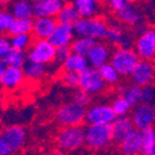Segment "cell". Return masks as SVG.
Here are the masks:
<instances>
[{
    "label": "cell",
    "mask_w": 155,
    "mask_h": 155,
    "mask_svg": "<svg viewBox=\"0 0 155 155\" xmlns=\"http://www.w3.org/2000/svg\"><path fill=\"white\" fill-rule=\"evenodd\" d=\"M105 38L107 41L117 48H131L132 39L119 24H112L107 28Z\"/></svg>",
    "instance_id": "obj_16"
},
{
    "label": "cell",
    "mask_w": 155,
    "mask_h": 155,
    "mask_svg": "<svg viewBox=\"0 0 155 155\" xmlns=\"http://www.w3.org/2000/svg\"><path fill=\"white\" fill-rule=\"evenodd\" d=\"M79 78L80 75L78 73L75 72H70V71H64L61 76L62 83L64 84L66 87L71 89H77L79 88Z\"/></svg>",
    "instance_id": "obj_36"
},
{
    "label": "cell",
    "mask_w": 155,
    "mask_h": 155,
    "mask_svg": "<svg viewBox=\"0 0 155 155\" xmlns=\"http://www.w3.org/2000/svg\"><path fill=\"white\" fill-rule=\"evenodd\" d=\"M86 107L75 103L74 101L67 102L58 109L55 113V119L63 128L66 127L81 126L85 122Z\"/></svg>",
    "instance_id": "obj_4"
},
{
    "label": "cell",
    "mask_w": 155,
    "mask_h": 155,
    "mask_svg": "<svg viewBox=\"0 0 155 155\" xmlns=\"http://www.w3.org/2000/svg\"><path fill=\"white\" fill-rule=\"evenodd\" d=\"M98 42V40L92 38H86V37H76L74 41L71 45L72 53H75L78 55L87 57L90 50L92 49L94 45Z\"/></svg>",
    "instance_id": "obj_27"
},
{
    "label": "cell",
    "mask_w": 155,
    "mask_h": 155,
    "mask_svg": "<svg viewBox=\"0 0 155 155\" xmlns=\"http://www.w3.org/2000/svg\"><path fill=\"white\" fill-rule=\"evenodd\" d=\"M5 1H0V8H1V5H2V3H5ZM0 10H1V9H0Z\"/></svg>",
    "instance_id": "obj_49"
},
{
    "label": "cell",
    "mask_w": 155,
    "mask_h": 155,
    "mask_svg": "<svg viewBox=\"0 0 155 155\" xmlns=\"http://www.w3.org/2000/svg\"><path fill=\"white\" fill-rule=\"evenodd\" d=\"M73 101H74L75 103L79 104V105H83L86 107V106L90 103L91 96L88 94L87 92H85L84 90H81V89H76V90L74 91V94H73Z\"/></svg>",
    "instance_id": "obj_38"
},
{
    "label": "cell",
    "mask_w": 155,
    "mask_h": 155,
    "mask_svg": "<svg viewBox=\"0 0 155 155\" xmlns=\"http://www.w3.org/2000/svg\"><path fill=\"white\" fill-rule=\"evenodd\" d=\"M130 77H131L134 85L139 86L140 88L153 84V80H154L153 62L140 60V62L134 67Z\"/></svg>",
    "instance_id": "obj_15"
},
{
    "label": "cell",
    "mask_w": 155,
    "mask_h": 155,
    "mask_svg": "<svg viewBox=\"0 0 155 155\" xmlns=\"http://www.w3.org/2000/svg\"><path fill=\"white\" fill-rule=\"evenodd\" d=\"M118 18L126 25L130 26H137L141 25L143 21V15L141 11L139 10L137 5H134L132 2H128L126 5L124 9L122 11H119L118 13H116Z\"/></svg>",
    "instance_id": "obj_20"
},
{
    "label": "cell",
    "mask_w": 155,
    "mask_h": 155,
    "mask_svg": "<svg viewBox=\"0 0 155 155\" xmlns=\"http://www.w3.org/2000/svg\"><path fill=\"white\" fill-rule=\"evenodd\" d=\"M11 14L14 20H31L34 16L33 13V2L20 0L15 1L11 5Z\"/></svg>",
    "instance_id": "obj_24"
},
{
    "label": "cell",
    "mask_w": 155,
    "mask_h": 155,
    "mask_svg": "<svg viewBox=\"0 0 155 155\" xmlns=\"http://www.w3.org/2000/svg\"><path fill=\"white\" fill-rule=\"evenodd\" d=\"M22 70L24 72L25 78L29 80H37L45 76V74L47 73V65L31 62V61H26Z\"/></svg>",
    "instance_id": "obj_29"
},
{
    "label": "cell",
    "mask_w": 155,
    "mask_h": 155,
    "mask_svg": "<svg viewBox=\"0 0 155 155\" xmlns=\"http://www.w3.org/2000/svg\"><path fill=\"white\" fill-rule=\"evenodd\" d=\"M134 129V126L132 124V120L129 116L116 117V119L112 124L114 142H116L117 144H119Z\"/></svg>",
    "instance_id": "obj_19"
},
{
    "label": "cell",
    "mask_w": 155,
    "mask_h": 155,
    "mask_svg": "<svg viewBox=\"0 0 155 155\" xmlns=\"http://www.w3.org/2000/svg\"><path fill=\"white\" fill-rule=\"evenodd\" d=\"M33 31V18L31 20H14L8 33L11 36L22 35V34H31Z\"/></svg>",
    "instance_id": "obj_32"
},
{
    "label": "cell",
    "mask_w": 155,
    "mask_h": 155,
    "mask_svg": "<svg viewBox=\"0 0 155 155\" xmlns=\"http://www.w3.org/2000/svg\"><path fill=\"white\" fill-rule=\"evenodd\" d=\"M65 3L63 0H36L33 2L34 16L55 18Z\"/></svg>",
    "instance_id": "obj_12"
},
{
    "label": "cell",
    "mask_w": 155,
    "mask_h": 155,
    "mask_svg": "<svg viewBox=\"0 0 155 155\" xmlns=\"http://www.w3.org/2000/svg\"><path fill=\"white\" fill-rule=\"evenodd\" d=\"M14 22V18L8 10H0V34L9 31L11 25Z\"/></svg>",
    "instance_id": "obj_37"
},
{
    "label": "cell",
    "mask_w": 155,
    "mask_h": 155,
    "mask_svg": "<svg viewBox=\"0 0 155 155\" xmlns=\"http://www.w3.org/2000/svg\"><path fill=\"white\" fill-rule=\"evenodd\" d=\"M106 83L101 76L99 70L89 67L80 74L79 89L84 90L90 96L100 94L106 89Z\"/></svg>",
    "instance_id": "obj_7"
},
{
    "label": "cell",
    "mask_w": 155,
    "mask_h": 155,
    "mask_svg": "<svg viewBox=\"0 0 155 155\" xmlns=\"http://www.w3.org/2000/svg\"><path fill=\"white\" fill-rule=\"evenodd\" d=\"M153 128L155 129V107H154V127H153Z\"/></svg>",
    "instance_id": "obj_48"
},
{
    "label": "cell",
    "mask_w": 155,
    "mask_h": 155,
    "mask_svg": "<svg viewBox=\"0 0 155 155\" xmlns=\"http://www.w3.org/2000/svg\"><path fill=\"white\" fill-rule=\"evenodd\" d=\"M119 97L125 98L131 107L137 106L141 99V88L137 85H120L117 88Z\"/></svg>",
    "instance_id": "obj_23"
},
{
    "label": "cell",
    "mask_w": 155,
    "mask_h": 155,
    "mask_svg": "<svg viewBox=\"0 0 155 155\" xmlns=\"http://www.w3.org/2000/svg\"><path fill=\"white\" fill-rule=\"evenodd\" d=\"M152 155H155V149H154V151H153V153H152Z\"/></svg>",
    "instance_id": "obj_50"
},
{
    "label": "cell",
    "mask_w": 155,
    "mask_h": 155,
    "mask_svg": "<svg viewBox=\"0 0 155 155\" xmlns=\"http://www.w3.org/2000/svg\"><path fill=\"white\" fill-rule=\"evenodd\" d=\"M58 25L57 18H37L33 20L34 37L41 40H48Z\"/></svg>",
    "instance_id": "obj_17"
},
{
    "label": "cell",
    "mask_w": 155,
    "mask_h": 155,
    "mask_svg": "<svg viewBox=\"0 0 155 155\" xmlns=\"http://www.w3.org/2000/svg\"><path fill=\"white\" fill-rule=\"evenodd\" d=\"M55 18L59 24L74 26L80 20V16L73 2H66Z\"/></svg>",
    "instance_id": "obj_25"
},
{
    "label": "cell",
    "mask_w": 155,
    "mask_h": 155,
    "mask_svg": "<svg viewBox=\"0 0 155 155\" xmlns=\"http://www.w3.org/2000/svg\"><path fill=\"white\" fill-rule=\"evenodd\" d=\"M2 102H3V94H2V92L0 91V111H1V105H2Z\"/></svg>",
    "instance_id": "obj_45"
},
{
    "label": "cell",
    "mask_w": 155,
    "mask_h": 155,
    "mask_svg": "<svg viewBox=\"0 0 155 155\" xmlns=\"http://www.w3.org/2000/svg\"><path fill=\"white\" fill-rule=\"evenodd\" d=\"M71 54H72L71 47H61V48H57V50H55V61L63 64Z\"/></svg>",
    "instance_id": "obj_39"
},
{
    "label": "cell",
    "mask_w": 155,
    "mask_h": 155,
    "mask_svg": "<svg viewBox=\"0 0 155 155\" xmlns=\"http://www.w3.org/2000/svg\"><path fill=\"white\" fill-rule=\"evenodd\" d=\"M89 63L88 60L86 57L83 55H78L75 53H72L70 57L67 58V60L63 63V68L64 71H70V72H75L78 74L85 72L87 68H89Z\"/></svg>",
    "instance_id": "obj_26"
},
{
    "label": "cell",
    "mask_w": 155,
    "mask_h": 155,
    "mask_svg": "<svg viewBox=\"0 0 155 155\" xmlns=\"http://www.w3.org/2000/svg\"><path fill=\"white\" fill-rule=\"evenodd\" d=\"M155 149V129L143 130L142 131V144H141V151L140 155H152Z\"/></svg>",
    "instance_id": "obj_30"
},
{
    "label": "cell",
    "mask_w": 155,
    "mask_h": 155,
    "mask_svg": "<svg viewBox=\"0 0 155 155\" xmlns=\"http://www.w3.org/2000/svg\"><path fill=\"white\" fill-rule=\"evenodd\" d=\"M47 155H70V154L66 153V152H64V151L55 150V151H52V152H49Z\"/></svg>",
    "instance_id": "obj_44"
},
{
    "label": "cell",
    "mask_w": 155,
    "mask_h": 155,
    "mask_svg": "<svg viewBox=\"0 0 155 155\" xmlns=\"http://www.w3.org/2000/svg\"><path fill=\"white\" fill-rule=\"evenodd\" d=\"M26 138L25 129L20 125H10L0 130V139L8 145L13 154L23 149Z\"/></svg>",
    "instance_id": "obj_10"
},
{
    "label": "cell",
    "mask_w": 155,
    "mask_h": 155,
    "mask_svg": "<svg viewBox=\"0 0 155 155\" xmlns=\"http://www.w3.org/2000/svg\"><path fill=\"white\" fill-rule=\"evenodd\" d=\"M55 50L57 48H54L48 40L37 39L26 52L27 61L44 65L50 64L55 60Z\"/></svg>",
    "instance_id": "obj_6"
},
{
    "label": "cell",
    "mask_w": 155,
    "mask_h": 155,
    "mask_svg": "<svg viewBox=\"0 0 155 155\" xmlns=\"http://www.w3.org/2000/svg\"><path fill=\"white\" fill-rule=\"evenodd\" d=\"M112 57V50L111 47L105 42H97L92 49L87 55L89 66L92 68L99 70L103 65L107 64L111 61Z\"/></svg>",
    "instance_id": "obj_13"
},
{
    "label": "cell",
    "mask_w": 155,
    "mask_h": 155,
    "mask_svg": "<svg viewBox=\"0 0 155 155\" xmlns=\"http://www.w3.org/2000/svg\"><path fill=\"white\" fill-rule=\"evenodd\" d=\"M128 2H129L128 0H110L107 3H109V7L114 12L118 13L119 11H122L126 7V5Z\"/></svg>",
    "instance_id": "obj_40"
},
{
    "label": "cell",
    "mask_w": 155,
    "mask_h": 155,
    "mask_svg": "<svg viewBox=\"0 0 155 155\" xmlns=\"http://www.w3.org/2000/svg\"><path fill=\"white\" fill-rule=\"evenodd\" d=\"M73 5L79 14L80 18H98L102 5L97 0H75Z\"/></svg>",
    "instance_id": "obj_21"
},
{
    "label": "cell",
    "mask_w": 155,
    "mask_h": 155,
    "mask_svg": "<svg viewBox=\"0 0 155 155\" xmlns=\"http://www.w3.org/2000/svg\"><path fill=\"white\" fill-rule=\"evenodd\" d=\"M132 124L134 129L140 131L150 129L154 127V107L147 104L139 103L131 111Z\"/></svg>",
    "instance_id": "obj_11"
},
{
    "label": "cell",
    "mask_w": 155,
    "mask_h": 155,
    "mask_svg": "<svg viewBox=\"0 0 155 155\" xmlns=\"http://www.w3.org/2000/svg\"><path fill=\"white\" fill-rule=\"evenodd\" d=\"M153 72H154V79H155V61L153 62Z\"/></svg>",
    "instance_id": "obj_47"
},
{
    "label": "cell",
    "mask_w": 155,
    "mask_h": 155,
    "mask_svg": "<svg viewBox=\"0 0 155 155\" xmlns=\"http://www.w3.org/2000/svg\"><path fill=\"white\" fill-rule=\"evenodd\" d=\"M111 106H112V110L115 113V115H116V117L127 116V114L129 113L130 110H131V106L125 100V98L119 96H117L116 98L114 99Z\"/></svg>",
    "instance_id": "obj_34"
},
{
    "label": "cell",
    "mask_w": 155,
    "mask_h": 155,
    "mask_svg": "<svg viewBox=\"0 0 155 155\" xmlns=\"http://www.w3.org/2000/svg\"><path fill=\"white\" fill-rule=\"evenodd\" d=\"M111 155H128V154H125V153H123V152H120V151H119V152H115V153H112Z\"/></svg>",
    "instance_id": "obj_46"
},
{
    "label": "cell",
    "mask_w": 155,
    "mask_h": 155,
    "mask_svg": "<svg viewBox=\"0 0 155 155\" xmlns=\"http://www.w3.org/2000/svg\"><path fill=\"white\" fill-rule=\"evenodd\" d=\"M140 62V58L134 48H116L112 52L111 63L119 76L128 77Z\"/></svg>",
    "instance_id": "obj_3"
},
{
    "label": "cell",
    "mask_w": 155,
    "mask_h": 155,
    "mask_svg": "<svg viewBox=\"0 0 155 155\" xmlns=\"http://www.w3.org/2000/svg\"><path fill=\"white\" fill-rule=\"evenodd\" d=\"M75 31L74 26L65 25V24L58 23L57 27L49 37L48 41L54 47V48H61V47H71L72 42L75 39Z\"/></svg>",
    "instance_id": "obj_14"
},
{
    "label": "cell",
    "mask_w": 155,
    "mask_h": 155,
    "mask_svg": "<svg viewBox=\"0 0 155 155\" xmlns=\"http://www.w3.org/2000/svg\"><path fill=\"white\" fill-rule=\"evenodd\" d=\"M2 60L8 67L23 68L26 61H27V53L25 51H20V50L11 48L7 52V54L2 58Z\"/></svg>",
    "instance_id": "obj_28"
},
{
    "label": "cell",
    "mask_w": 155,
    "mask_h": 155,
    "mask_svg": "<svg viewBox=\"0 0 155 155\" xmlns=\"http://www.w3.org/2000/svg\"><path fill=\"white\" fill-rule=\"evenodd\" d=\"M140 103L147 104L155 107V84H151L141 88Z\"/></svg>",
    "instance_id": "obj_35"
},
{
    "label": "cell",
    "mask_w": 155,
    "mask_h": 155,
    "mask_svg": "<svg viewBox=\"0 0 155 155\" xmlns=\"http://www.w3.org/2000/svg\"><path fill=\"white\" fill-rule=\"evenodd\" d=\"M116 115L109 104H93L86 110L85 122L88 125H112Z\"/></svg>",
    "instance_id": "obj_9"
},
{
    "label": "cell",
    "mask_w": 155,
    "mask_h": 155,
    "mask_svg": "<svg viewBox=\"0 0 155 155\" xmlns=\"http://www.w3.org/2000/svg\"><path fill=\"white\" fill-rule=\"evenodd\" d=\"M142 144V131L134 129L119 143L120 152L128 155H140Z\"/></svg>",
    "instance_id": "obj_18"
},
{
    "label": "cell",
    "mask_w": 155,
    "mask_h": 155,
    "mask_svg": "<svg viewBox=\"0 0 155 155\" xmlns=\"http://www.w3.org/2000/svg\"><path fill=\"white\" fill-rule=\"evenodd\" d=\"M134 51L140 60L150 61L155 59V29L147 28L134 41Z\"/></svg>",
    "instance_id": "obj_8"
},
{
    "label": "cell",
    "mask_w": 155,
    "mask_h": 155,
    "mask_svg": "<svg viewBox=\"0 0 155 155\" xmlns=\"http://www.w3.org/2000/svg\"><path fill=\"white\" fill-rule=\"evenodd\" d=\"M57 145L64 152H75L81 150L86 144L85 128L81 126L62 128L57 136Z\"/></svg>",
    "instance_id": "obj_1"
},
{
    "label": "cell",
    "mask_w": 155,
    "mask_h": 155,
    "mask_svg": "<svg viewBox=\"0 0 155 155\" xmlns=\"http://www.w3.org/2000/svg\"><path fill=\"white\" fill-rule=\"evenodd\" d=\"M85 134L86 145L93 151H104L114 141L112 125H88Z\"/></svg>",
    "instance_id": "obj_2"
},
{
    "label": "cell",
    "mask_w": 155,
    "mask_h": 155,
    "mask_svg": "<svg viewBox=\"0 0 155 155\" xmlns=\"http://www.w3.org/2000/svg\"><path fill=\"white\" fill-rule=\"evenodd\" d=\"M24 79L25 75L22 68L8 67L2 77V87L7 90H14L23 84Z\"/></svg>",
    "instance_id": "obj_22"
},
{
    "label": "cell",
    "mask_w": 155,
    "mask_h": 155,
    "mask_svg": "<svg viewBox=\"0 0 155 155\" xmlns=\"http://www.w3.org/2000/svg\"><path fill=\"white\" fill-rule=\"evenodd\" d=\"M11 48L20 51H26L31 48L33 45V36L31 34H22V35H15L10 37Z\"/></svg>",
    "instance_id": "obj_31"
},
{
    "label": "cell",
    "mask_w": 155,
    "mask_h": 155,
    "mask_svg": "<svg viewBox=\"0 0 155 155\" xmlns=\"http://www.w3.org/2000/svg\"><path fill=\"white\" fill-rule=\"evenodd\" d=\"M109 25L102 18H80L74 25V31L77 37H86L92 39L105 38Z\"/></svg>",
    "instance_id": "obj_5"
},
{
    "label": "cell",
    "mask_w": 155,
    "mask_h": 155,
    "mask_svg": "<svg viewBox=\"0 0 155 155\" xmlns=\"http://www.w3.org/2000/svg\"><path fill=\"white\" fill-rule=\"evenodd\" d=\"M12 151L9 149V147L0 139V155H12Z\"/></svg>",
    "instance_id": "obj_42"
},
{
    "label": "cell",
    "mask_w": 155,
    "mask_h": 155,
    "mask_svg": "<svg viewBox=\"0 0 155 155\" xmlns=\"http://www.w3.org/2000/svg\"><path fill=\"white\" fill-rule=\"evenodd\" d=\"M11 49V45L9 38H5L3 36H0V60L7 54V52Z\"/></svg>",
    "instance_id": "obj_41"
},
{
    "label": "cell",
    "mask_w": 155,
    "mask_h": 155,
    "mask_svg": "<svg viewBox=\"0 0 155 155\" xmlns=\"http://www.w3.org/2000/svg\"><path fill=\"white\" fill-rule=\"evenodd\" d=\"M99 72H100L101 76H102V78L104 79V81L106 83V85L114 86L118 84L120 76H119L117 71L114 68L111 63H107V64L100 67V68H99Z\"/></svg>",
    "instance_id": "obj_33"
},
{
    "label": "cell",
    "mask_w": 155,
    "mask_h": 155,
    "mask_svg": "<svg viewBox=\"0 0 155 155\" xmlns=\"http://www.w3.org/2000/svg\"><path fill=\"white\" fill-rule=\"evenodd\" d=\"M7 68H8V66L3 62V60H0V87H2V77Z\"/></svg>",
    "instance_id": "obj_43"
}]
</instances>
